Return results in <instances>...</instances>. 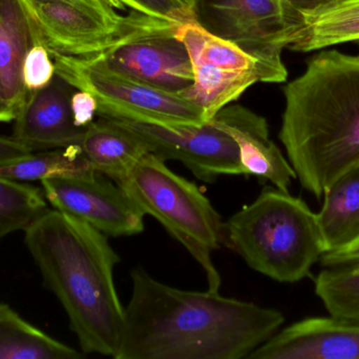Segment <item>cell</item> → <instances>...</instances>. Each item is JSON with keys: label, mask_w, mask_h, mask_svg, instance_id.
<instances>
[{"label": "cell", "mask_w": 359, "mask_h": 359, "mask_svg": "<svg viewBox=\"0 0 359 359\" xmlns=\"http://www.w3.org/2000/svg\"><path fill=\"white\" fill-rule=\"evenodd\" d=\"M130 275L132 297L116 359L248 358L285 322L278 310L210 290L174 288L142 268Z\"/></svg>", "instance_id": "obj_1"}, {"label": "cell", "mask_w": 359, "mask_h": 359, "mask_svg": "<svg viewBox=\"0 0 359 359\" xmlns=\"http://www.w3.org/2000/svg\"><path fill=\"white\" fill-rule=\"evenodd\" d=\"M25 242L83 353L115 358L126 312L114 282L121 259L107 236L77 217L48 209L25 230Z\"/></svg>", "instance_id": "obj_2"}, {"label": "cell", "mask_w": 359, "mask_h": 359, "mask_svg": "<svg viewBox=\"0 0 359 359\" xmlns=\"http://www.w3.org/2000/svg\"><path fill=\"white\" fill-rule=\"evenodd\" d=\"M284 94L280 141L304 189L323 198L359 164V56L316 55Z\"/></svg>", "instance_id": "obj_3"}, {"label": "cell", "mask_w": 359, "mask_h": 359, "mask_svg": "<svg viewBox=\"0 0 359 359\" xmlns=\"http://www.w3.org/2000/svg\"><path fill=\"white\" fill-rule=\"evenodd\" d=\"M224 238L251 269L284 284L307 278L326 253L318 213L273 185L224 221Z\"/></svg>", "instance_id": "obj_4"}, {"label": "cell", "mask_w": 359, "mask_h": 359, "mask_svg": "<svg viewBox=\"0 0 359 359\" xmlns=\"http://www.w3.org/2000/svg\"><path fill=\"white\" fill-rule=\"evenodd\" d=\"M117 185L144 215L157 219L204 270L208 290L219 292L222 280L212 253L224 246V221L191 181L149 153Z\"/></svg>", "instance_id": "obj_5"}, {"label": "cell", "mask_w": 359, "mask_h": 359, "mask_svg": "<svg viewBox=\"0 0 359 359\" xmlns=\"http://www.w3.org/2000/svg\"><path fill=\"white\" fill-rule=\"evenodd\" d=\"M52 57L56 75L92 95L100 117L163 126H196L208 120L198 105L181 95L119 73L97 55Z\"/></svg>", "instance_id": "obj_6"}, {"label": "cell", "mask_w": 359, "mask_h": 359, "mask_svg": "<svg viewBox=\"0 0 359 359\" xmlns=\"http://www.w3.org/2000/svg\"><path fill=\"white\" fill-rule=\"evenodd\" d=\"M194 20L255 57L270 82H284L285 48L299 38L306 18L287 0H194Z\"/></svg>", "instance_id": "obj_7"}, {"label": "cell", "mask_w": 359, "mask_h": 359, "mask_svg": "<svg viewBox=\"0 0 359 359\" xmlns=\"http://www.w3.org/2000/svg\"><path fill=\"white\" fill-rule=\"evenodd\" d=\"M176 36L185 44L194 71V84L180 95L198 105L208 120L253 84L270 82L255 57L209 33L196 21L179 25Z\"/></svg>", "instance_id": "obj_8"}, {"label": "cell", "mask_w": 359, "mask_h": 359, "mask_svg": "<svg viewBox=\"0 0 359 359\" xmlns=\"http://www.w3.org/2000/svg\"><path fill=\"white\" fill-rule=\"evenodd\" d=\"M178 25L138 13L132 27L97 56L128 77L182 94L194 84V71L185 44L176 36Z\"/></svg>", "instance_id": "obj_9"}, {"label": "cell", "mask_w": 359, "mask_h": 359, "mask_svg": "<svg viewBox=\"0 0 359 359\" xmlns=\"http://www.w3.org/2000/svg\"><path fill=\"white\" fill-rule=\"evenodd\" d=\"M120 122L144 141L149 153L163 162H181L204 183H215L219 176L247 175L238 145L217 116L196 126Z\"/></svg>", "instance_id": "obj_10"}, {"label": "cell", "mask_w": 359, "mask_h": 359, "mask_svg": "<svg viewBox=\"0 0 359 359\" xmlns=\"http://www.w3.org/2000/svg\"><path fill=\"white\" fill-rule=\"evenodd\" d=\"M36 44L50 56L86 57L104 52L132 27L138 13L111 18L75 4L54 0H21Z\"/></svg>", "instance_id": "obj_11"}, {"label": "cell", "mask_w": 359, "mask_h": 359, "mask_svg": "<svg viewBox=\"0 0 359 359\" xmlns=\"http://www.w3.org/2000/svg\"><path fill=\"white\" fill-rule=\"evenodd\" d=\"M104 175L41 181L46 200L56 210L86 221L107 237L137 235L144 230V213L119 185Z\"/></svg>", "instance_id": "obj_12"}, {"label": "cell", "mask_w": 359, "mask_h": 359, "mask_svg": "<svg viewBox=\"0 0 359 359\" xmlns=\"http://www.w3.org/2000/svg\"><path fill=\"white\" fill-rule=\"evenodd\" d=\"M251 359H359V320L309 318L276 332Z\"/></svg>", "instance_id": "obj_13"}, {"label": "cell", "mask_w": 359, "mask_h": 359, "mask_svg": "<svg viewBox=\"0 0 359 359\" xmlns=\"http://www.w3.org/2000/svg\"><path fill=\"white\" fill-rule=\"evenodd\" d=\"M72 89L55 75L48 86L29 93L15 118L13 137L33 152L79 145L86 129L74 124Z\"/></svg>", "instance_id": "obj_14"}, {"label": "cell", "mask_w": 359, "mask_h": 359, "mask_svg": "<svg viewBox=\"0 0 359 359\" xmlns=\"http://www.w3.org/2000/svg\"><path fill=\"white\" fill-rule=\"evenodd\" d=\"M215 116L236 141L247 175L289 192L297 175L288 158L270 138L265 118L238 105H227Z\"/></svg>", "instance_id": "obj_15"}, {"label": "cell", "mask_w": 359, "mask_h": 359, "mask_svg": "<svg viewBox=\"0 0 359 359\" xmlns=\"http://www.w3.org/2000/svg\"><path fill=\"white\" fill-rule=\"evenodd\" d=\"M79 148L97 173L116 183L123 181L149 153L144 141L123 122L103 117L86 126Z\"/></svg>", "instance_id": "obj_16"}, {"label": "cell", "mask_w": 359, "mask_h": 359, "mask_svg": "<svg viewBox=\"0 0 359 359\" xmlns=\"http://www.w3.org/2000/svg\"><path fill=\"white\" fill-rule=\"evenodd\" d=\"M323 198L318 217L326 247L325 254L341 252L358 244L359 164L339 175Z\"/></svg>", "instance_id": "obj_17"}, {"label": "cell", "mask_w": 359, "mask_h": 359, "mask_svg": "<svg viewBox=\"0 0 359 359\" xmlns=\"http://www.w3.org/2000/svg\"><path fill=\"white\" fill-rule=\"evenodd\" d=\"M35 44L21 0H0V78L6 101L18 110L29 95L21 79L22 63Z\"/></svg>", "instance_id": "obj_18"}, {"label": "cell", "mask_w": 359, "mask_h": 359, "mask_svg": "<svg viewBox=\"0 0 359 359\" xmlns=\"http://www.w3.org/2000/svg\"><path fill=\"white\" fill-rule=\"evenodd\" d=\"M82 354L0 303V359H79Z\"/></svg>", "instance_id": "obj_19"}, {"label": "cell", "mask_w": 359, "mask_h": 359, "mask_svg": "<svg viewBox=\"0 0 359 359\" xmlns=\"http://www.w3.org/2000/svg\"><path fill=\"white\" fill-rule=\"evenodd\" d=\"M305 18V27L290 50L310 52L359 41V0H337Z\"/></svg>", "instance_id": "obj_20"}, {"label": "cell", "mask_w": 359, "mask_h": 359, "mask_svg": "<svg viewBox=\"0 0 359 359\" xmlns=\"http://www.w3.org/2000/svg\"><path fill=\"white\" fill-rule=\"evenodd\" d=\"M96 173L82 155L79 145L41 152L0 166V177L27 183L48 178L88 176Z\"/></svg>", "instance_id": "obj_21"}, {"label": "cell", "mask_w": 359, "mask_h": 359, "mask_svg": "<svg viewBox=\"0 0 359 359\" xmlns=\"http://www.w3.org/2000/svg\"><path fill=\"white\" fill-rule=\"evenodd\" d=\"M314 289L329 315L359 320V259L324 266Z\"/></svg>", "instance_id": "obj_22"}, {"label": "cell", "mask_w": 359, "mask_h": 359, "mask_svg": "<svg viewBox=\"0 0 359 359\" xmlns=\"http://www.w3.org/2000/svg\"><path fill=\"white\" fill-rule=\"evenodd\" d=\"M46 210V196L39 189L0 177V240L25 231Z\"/></svg>", "instance_id": "obj_23"}, {"label": "cell", "mask_w": 359, "mask_h": 359, "mask_svg": "<svg viewBox=\"0 0 359 359\" xmlns=\"http://www.w3.org/2000/svg\"><path fill=\"white\" fill-rule=\"evenodd\" d=\"M56 75L54 60L41 44H35L25 55L21 70V79L27 93L46 88Z\"/></svg>", "instance_id": "obj_24"}, {"label": "cell", "mask_w": 359, "mask_h": 359, "mask_svg": "<svg viewBox=\"0 0 359 359\" xmlns=\"http://www.w3.org/2000/svg\"><path fill=\"white\" fill-rule=\"evenodd\" d=\"M124 6L132 11L182 25L194 20V0H120Z\"/></svg>", "instance_id": "obj_25"}, {"label": "cell", "mask_w": 359, "mask_h": 359, "mask_svg": "<svg viewBox=\"0 0 359 359\" xmlns=\"http://www.w3.org/2000/svg\"><path fill=\"white\" fill-rule=\"evenodd\" d=\"M71 109L74 124L78 128L86 129L94 122V116L97 114V103L92 95L77 90L72 94Z\"/></svg>", "instance_id": "obj_26"}, {"label": "cell", "mask_w": 359, "mask_h": 359, "mask_svg": "<svg viewBox=\"0 0 359 359\" xmlns=\"http://www.w3.org/2000/svg\"><path fill=\"white\" fill-rule=\"evenodd\" d=\"M54 1L75 4V6H82V8L100 13V14L111 17V18H120L122 15H120L117 10H124L126 8V6L122 4L120 0H54Z\"/></svg>", "instance_id": "obj_27"}, {"label": "cell", "mask_w": 359, "mask_h": 359, "mask_svg": "<svg viewBox=\"0 0 359 359\" xmlns=\"http://www.w3.org/2000/svg\"><path fill=\"white\" fill-rule=\"evenodd\" d=\"M32 150L14 137L0 135V166L25 157L32 153Z\"/></svg>", "instance_id": "obj_28"}, {"label": "cell", "mask_w": 359, "mask_h": 359, "mask_svg": "<svg viewBox=\"0 0 359 359\" xmlns=\"http://www.w3.org/2000/svg\"><path fill=\"white\" fill-rule=\"evenodd\" d=\"M295 10L301 12L304 16H309L322 8L330 6L337 0H287Z\"/></svg>", "instance_id": "obj_29"}, {"label": "cell", "mask_w": 359, "mask_h": 359, "mask_svg": "<svg viewBox=\"0 0 359 359\" xmlns=\"http://www.w3.org/2000/svg\"><path fill=\"white\" fill-rule=\"evenodd\" d=\"M354 259H359V242L352 248L347 249V250L341 251V252L331 253V254H325L322 257L323 267L324 266L333 265V263H344V261H354Z\"/></svg>", "instance_id": "obj_30"}, {"label": "cell", "mask_w": 359, "mask_h": 359, "mask_svg": "<svg viewBox=\"0 0 359 359\" xmlns=\"http://www.w3.org/2000/svg\"><path fill=\"white\" fill-rule=\"evenodd\" d=\"M18 109L8 101L0 99V122H11L15 120Z\"/></svg>", "instance_id": "obj_31"}, {"label": "cell", "mask_w": 359, "mask_h": 359, "mask_svg": "<svg viewBox=\"0 0 359 359\" xmlns=\"http://www.w3.org/2000/svg\"><path fill=\"white\" fill-rule=\"evenodd\" d=\"M0 99H4V100L6 101L4 86H2L1 78H0Z\"/></svg>", "instance_id": "obj_32"}]
</instances>
